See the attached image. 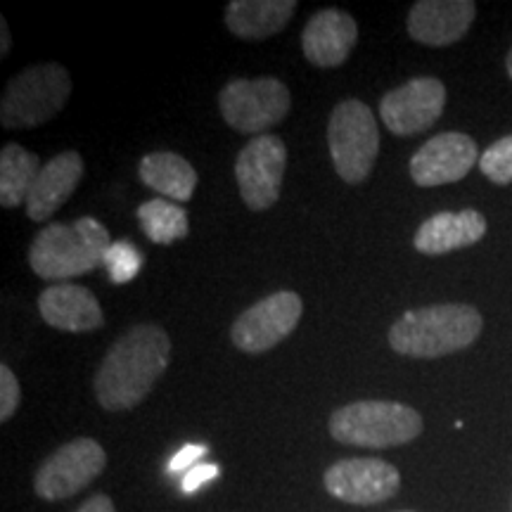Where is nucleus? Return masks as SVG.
I'll list each match as a JSON object with an SVG mask.
<instances>
[{
    "mask_svg": "<svg viewBox=\"0 0 512 512\" xmlns=\"http://www.w3.org/2000/svg\"><path fill=\"white\" fill-rule=\"evenodd\" d=\"M304 313L302 297L294 292H275L249 306L235 318L230 339L245 354H264L290 337Z\"/></svg>",
    "mask_w": 512,
    "mask_h": 512,
    "instance_id": "1a4fd4ad",
    "label": "nucleus"
},
{
    "mask_svg": "<svg viewBox=\"0 0 512 512\" xmlns=\"http://www.w3.org/2000/svg\"><path fill=\"white\" fill-rule=\"evenodd\" d=\"M138 221L143 233L155 245H171L188 235V211L169 200H150L138 207Z\"/></svg>",
    "mask_w": 512,
    "mask_h": 512,
    "instance_id": "4be33fe9",
    "label": "nucleus"
},
{
    "mask_svg": "<svg viewBox=\"0 0 512 512\" xmlns=\"http://www.w3.org/2000/svg\"><path fill=\"white\" fill-rule=\"evenodd\" d=\"M287 169V145L283 138L264 133L242 147L235 162V178L245 204L252 211L271 209L280 197Z\"/></svg>",
    "mask_w": 512,
    "mask_h": 512,
    "instance_id": "9d476101",
    "label": "nucleus"
},
{
    "mask_svg": "<svg viewBox=\"0 0 512 512\" xmlns=\"http://www.w3.org/2000/svg\"><path fill=\"white\" fill-rule=\"evenodd\" d=\"M72 95V76L57 62L34 64L12 76L0 100V121L10 131L48 124Z\"/></svg>",
    "mask_w": 512,
    "mask_h": 512,
    "instance_id": "39448f33",
    "label": "nucleus"
},
{
    "mask_svg": "<svg viewBox=\"0 0 512 512\" xmlns=\"http://www.w3.org/2000/svg\"><path fill=\"white\" fill-rule=\"evenodd\" d=\"M294 10V0H233L226 8V27L238 38L264 41L287 27Z\"/></svg>",
    "mask_w": 512,
    "mask_h": 512,
    "instance_id": "6ab92c4d",
    "label": "nucleus"
},
{
    "mask_svg": "<svg viewBox=\"0 0 512 512\" xmlns=\"http://www.w3.org/2000/svg\"><path fill=\"white\" fill-rule=\"evenodd\" d=\"M43 164L38 155L27 147L8 143L0 152V204L5 209H15L27 204L29 192L34 188Z\"/></svg>",
    "mask_w": 512,
    "mask_h": 512,
    "instance_id": "412c9836",
    "label": "nucleus"
},
{
    "mask_svg": "<svg viewBox=\"0 0 512 512\" xmlns=\"http://www.w3.org/2000/svg\"><path fill=\"white\" fill-rule=\"evenodd\" d=\"M479 164L477 143L465 133L446 131L427 140L411 157V178L420 188L456 183Z\"/></svg>",
    "mask_w": 512,
    "mask_h": 512,
    "instance_id": "ddd939ff",
    "label": "nucleus"
},
{
    "mask_svg": "<svg viewBox=\"0 0 512 512\" xmlns=\"http://www.w3.org/2000/svg\"><path fill=\"white\" fill-rule=\"evenodd\" d=\"M171 361V339L164 328L145 323L124 332L95 373V399L105 411H133L147 399Z\"/></svg>",
    "mask_w": 512,
    "mask_h": 512,
    "instance_id": "f257e3e1",
    "label": "nucleus"
},
{
    "mask_svg": "<svg viewBox=\"0 0 512 512\" xmlns=\"http://www.w3.org/2000/svg\"><path fill=\"white\" fill-rule=\"evenodd\" d=\"M422 430H425L422 415L396 401H354L330 415L332 439L358 448L411 444Z\"/></svg>",
    "mask_w": 512,
    "mask_h": 512,
    "instance_id": "20e7f679",
    "label": "nucleus"
},
{
    "mask_svg": "<svg viewBox=\"0 0 512 512\" xmlns=\"http://www.w3.org/2000/svg\"><path fill=\"white\" fill-rule=\"evenodd\" d=\"M444 107V83L434 76H420L384 95L380 100V117L394 136H418L437 124Z\"/></svg>",
    "mask_w": 512,
    "mask_h": 512,
    "instance_id": "f8f14e48",
    "label": "nucleus"
},
{
    "mask_svg": "<svg viewBox=\"0 0 512 512\" xmlns=\"http://www.w3.org/2000/svg\"><path fill=\"white\" fill-rule=\"evenodd\" d=\"M486 219L475 209L441 211L427 219L415 233L413 245L420 254L441 256L477 245L486 235Z\"/></svg>",
    "mask_w": 512,
    "mask_h": 512,
    "instance_id": "a211bd4d",
    "label": "nucleus"
},
{
    "mask_svg": "<svg viewBox=\"0 0 512 512\" xmlns=\"http://www.w3.org/2000/svg\"><path fill=\"white\" fill-rule=\"evenodd\" d=\"M143 266V254H140V249L136 245H131L128 240L112 242L105 254V268L107 273H110V280L114 285L131 283V280L143 271Z\"/></svg>",
    "mask_w": 512,
    "mask_h": 512,
    "instance_id": "5701e85b",
    "label": "nucleus"
},
{
    "mask_svg": "<svg viewBox=\"0 0 512 512\" xmlns=\"http://www.w3.org/2000/svg\"><path fill=\"white\" fill-rule=\"evenodd\" d=\"M358 41V24L349 12L328 8L313 15L302 31L304 57L313 67L332 69L349 60Z\"/></svg>",
    "mask_w": 512,
    "mask_h": 512,
    "instance_id": "2eb2a0df",
    "label": "nucleus"
},
{
    "mask_svg": "<svg viewBox=\"0 0 512 512\" xmlns=\"http://www.w3.org/2000/svg\"><path fill=\"white\" fill-rule=\"evenodd\" d=\"M475 15L472 0H420L408 12V34L422 46L444 48L470 31Z\"/></svg>",
    "mask_w": 512,
    "mask_h": 512,
    "instance_id": "4468645a",
    "label": "nucleus"
},
{
    "mask_svg": "<svg viewBox=\"0 0 512 512\" xmlns=\"http://www.w3.org/2000/svg\"><path fill=\"white\" fill-rule=\"evenodd\" d=\"M83 178V157L76 150H67L55 155L43 164L34 188L29 192L27 216L31 221H48L55 211L64 207V202L74 195Z\"/></svg>",
    "mask_w": 512,
    "mask_h": 512,
    "instance_id": "f3484780",
    "label": "nucleus"
},
{
    "mask_svg": "<svg viewBox=\"0 0 512 512\" xmlns=\"http://www.w3.org/2000/svg\"><path fill=\"white\" fill-rule=\"evenodd\" d=\"M74 512H117L114 508V501L105 494H93L86 503L79 505Z\"/></svg>",
    "mask_w": 512,
    "mask_h": 512,
    "instance_id": "cd10ccee",
    "label": "nucleus"
},
{
    "mask_svg": "<svg viewBox=\"0 0 512 512\" xmlns=\"http://www.w3.org/2000/svg\"><path fill=\"white\" fill-rule=\"evenodd\" d=\"M328 147L335 171L344 183L358 185L366 181L380 152V131L366 102L342 100L332 110Z\"/></svg>",
    "mask_w": 512,
    "mask_h": 512,
    "instance_id": "423d86ee",
    "label": "nucleus"
},
{
    "mask_svg": "<svg viewBox=\"0 0 512 512\" xmlns=\"http://www.w3.org/2000/svg\"><path fill=\"white\" fill-rule=\"evenodd\" d=\"M10 53V29L5 17H0V55H8Z\"/></svg>",
    "mask_w": 512,
    "mask_h": 512,
    "instance_id": "c85d7f7f",
    "label": "nucleus"
},
{
    "mask_svg": "<svg viewBox=\"0 0 512 512\" xmlns=\"http://www.w3.org/2000/svg\"><path fill=\"white\" fill-rule=\"evenodd\" d=\"M505 67H508V74H510V79H512V48H510V53H508V60H505Z\"/></svg>",
    "mask_w": 512,
    "mask_h": 512,
    "instance_id": "c756f323",
    "label": "nucleus"
},
{
    "mask_svg": "<svg viewBox=\"0 0 512 512\" xmlns=\"http://www.w3.org/2000/svg\"><path fill=\"white\" fill-rule=\"evenodd\" d=\"M399 512H413V510H399Z\"/></svg>",
    "mask_w": 512,
    "mask_h": 512,
    "instance_id": "7c9ffc66",
    "label": "nucleus"
},
{
    "mask_svg": "<svg viewBox=\"0 0 512 512\" xmlns=\"http://www.w3.org/2000/svg\"><path fill=\"white\" fill-rule=\"evenodd\" d=\"M22 403V387H19L17 375L5 366H0V422H10Z\"/></svg>",
    "mask_w": 512,
    "mask_h": 512,
    "instance_id": "393cba45",
    "label": "nucleus"
},
{
    "mask_svg": "<svg viewBox=\"0 0 512 512\" xmlns=\"http://www.w3.org/2000/svg\"><path fill=\"white\" fill-rule=\"evenodd\" d=\"M330 496L349 505H380L401 489V472L380 458H344L323 475Z\"/></svg>",
    "mask_w": 512,
    "mask_h": 512,
    "instance_id": "9b49d317",
    "label": "nucleus"
},
{
    "mask_svg": "<svg viewBox=\"0 0 512 512\" xmlns=\"http://www.w3.org/2000/svg\"><path fill=\"white\" fill-rule=\"evenodd\" d=\"M216 477H221V467L219 465H214V463L195 465V467H192V470L185 472L183 484H181L183 494H195V491L200 489V486H204V484L211 482V479H216Z\"/></svg>",
    "mask_w": 512,
    "mask_h": 512,
    "instance_id": "a878e982",
    "label": "nucleus"
},
{
    "mask_svg": "<svg viewBox=\"0 0 512 512\" xmlns=\"http://www.w3.org/2000/svg\"><path fill=\"white\" fill-rule=\"evenodd\" d=\"M110 245V233L93 216L74 223H48L31 242L29 266L38 278L67 283L105 266Z\"/></svg>",
    "mask_w": 512,
    "mask_h": 512,
    "instance_id": "7ed1b4c3",
    "label": "nucleus"
},
{
    "mask_svg": "<svg viewBox=\"0 0 512 512\" xmlns=\"http://www.w3.org/2000/svg\"><path fill=\"white\" fill-rule=\"evenodd\" d=\"M207 453V446L202 444H188L183 446L181 451L176 453L174 458H171L169 463V472H181V470H192L197 463H200V458Z\"/></svg>",
    "mask_w": 512,
    "mask_h": 512,
    "instance_id": "bb28decb",
    "label": "nucleus"
},
{
    "mask_svg": "<svg viewBox=\"0 0 512 512\" xmlns=\"http://www.w3.org/2000/svg\"><path fill=\"white\" fill-rule=\"evenodd\" d=\"M292 107L290 88L273 76L233 79L219 93V110L226 124L247 136H264L280 124Z\"/></svg>",
    "mask_w": 512,
    "mask_h": 512,
    "instance_id": "0eeeda50",
    "label": "nucleus"
},
{
    "mask_svg": "<svg viewBox=\"0 0 512 512\" xmlns=\"http://www.w3.org/2000/svg\"><path fill=\"white\" fill-rule=\"evenodd\" d=\"M138 176L147 188L169 200L188 202L197 188V171L176 152H152L138 164Z\"/></svg>",
    "mask_w": 512,
    "mask_h": 512,
    "instance_id": "aec40b11",
    "label": "nucleus"
},
{
    "mask_svg": "<svg viewBox=\"0 0 512 512\" xmlns=\"http://www.w3.org/2000/svg\"><path fill=\"white\" fill-rule=\"evenodd\" d=\"M479 169L482 174L496 185L512 183V133L494 145L486 147L484 155L479 157Z\"/></svg>",
    "mask_w": 512,
    "mask_h": 512,
    "instance_id": "b1692460",
    "label": "nucleus"
},
{
    "mask_svg": "<svg viewBox=\"0 0 512 512\" xmlns=\"http://www.w3.org/2000/svg\"><path fill=\"white\" fill-rule=\"evenodd\" d=\"M482 328L484 318L475 306H425L396 320L389 328V347L408 358H441L470 347Z\"/></svg>",
    "mask_w": 512,
    "mask_h": 512,
    "instance_id": "f03ea898",
    "label": "nucleus"
},
{
    "mask_svg": "<svg viewBox=\"0 0 512 512\" xmlns=\"http://www.w3.org/2000/svg\"><path fill=\"white\" fill-rule=\"evenodd\" d=\"M38 311L50 328L62 332H93L105 323V313L95 294L72 283L46 287L38 297Z\"/></svg>",
    "mask_w": 512,
    "mask_h": 512,
    "instance_id": "dca6fc26",
    "label": "nucleus"
},
{
    "mask_svg": "<svg viewBox=\"0 0 512 512\" xmlns=\"http://www.w3.org/2000/svg\"><path fill=\"white\" fill-rule=\"evenodd\" d=\"M107 467V453L91 437H79L57 448L34 475V491L41 501L57 503L81 494Z\"/></svg>",
    "mask_w": 512,
    "mask_h": 512,
    "instance_id": "6e6552de",
    "label": "nucleus"
}]
</instances>
